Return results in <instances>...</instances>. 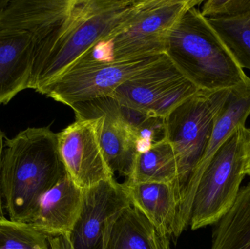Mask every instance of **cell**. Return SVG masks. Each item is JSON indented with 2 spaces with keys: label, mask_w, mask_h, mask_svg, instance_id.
I'll list each match as a JSON object with an SVG mask.
<instances>
[{
  "label": "cell",
  "mask_w": 250,
  "mask_h": 249,
  "mask_svg": "<svg viewBox=\"0 0 250 249\" xmlns=\"http://www.w3.org/2000/svg\"><path fill=\"white\" fill-rule=\"evenodd\" d=\"M140 0H74L64 23L35 45L29 89L39 92L99 42L118 32Z\"/></svg>",
  "instance_id": "1"
},
{
  "label": "cell",
  "mask_w": 250,
  "mask_h": 249,
  "mask_svg": "<svg viewBox=\"0 0 250 249\" xmlns=\"http://www.w3.org/2000/svg\"><path fill=\"white\" fill-rule=\"evenodd\" d=\"M66 173L58 134L48 127H29L5 137L0 184L9 219L27 223L42 196Z\"/></svg>",
  "instance_id": "2"
},
{
  "label": "cell",
  "mask_w": 250,
  "mask_h": 249,
  "mask_svg": "<svg viewBox=\"0 0 250 249\" xmlns=\"http://www.w3.org/2000/svg\"><path fill=\"white\" fill-rule=\"evenodd\" d=\"M166 55L199 91L230 90L250 83V77L197 6L185 10L172 28Z\"/></svg>",
  "instance_id": "3"
},
{
  "label": "cell",
  "mask_w": 250,
  "mask_h": 249,
  "mask_svg": "<svg viewBox=\"0 0 250 249\" xmlns=\"http://www.w3.org/2000/svg\"><path fill=\"white\" fill-rule=\"evenodd\" d=\"M201 0H140L136 10L114 35L99 42L83 58L128 61L164 55L167 37L185 10Z\"/></svg>",
  "instance_id": "4"
},
{
  "label": "cell",
  "mask_w": 250,
  "mask_h": 249,
  "mask_svg": "<svg viewBox=\"0 0 250 249\" xmlns=\"http://www.w3.org/2000/svg\"><path fill=\"white\" fill-rule=\"evenodd\" d=\"M245 129L239 127L219 148L195 192L189 226L192 230L217 224L231 209L246 176Z\"/></svg>",
  "instance_id": "5"
},
{
  "label": "cell",
  "mask_w": 250,
  "mask_h": 249,
  "mask_svg": "<svg viewBox=\"0 0 250 249\" xmlns=\"http://www.w3.org/2000/svg\"><path fill=\"white\" fill-rule=\"evenodd\" d=\"M229 92L198 91L164 118L166 138L176 155L182 192L207 150L216 117Z\"/></svg>",
  "instance_id": "6"
},
{
  "label": "cell",
  "mask_w": 250,
  "mask_h": 249,
  "mask_svg": "<svg viewBox=\"0 0 250 249\" xmlns=\"http://www.w3.org/2000/svg\"><path fill=\"white\" fill-rule=\"evenodd\" d=\"M164 55L128 61L82 58L47 83L39 93L69 107L110 97L120 85L157 62Z\"/></svg>",
  "instance_id": "7"
},
{
  "label": "cell",
  "mask_w": 250,
  "mask_h": 249,
  "mask_svg": "<svg viewBox=\"0 0 250 249\" xmlns=\"http://www.w3.org/2000/svg\"><path fill=\"white\" fill-rule=\"evenodd\" d=\"M131 206L124 186L114 178L84 189L73 230L67 236H59L62 249H105L113 225Z\"/></svg>",
  "instance_id": "8"
},
{
  "label": "cell",
  "mask_w": 250,
  "mask_h": 249,
  "mask_svg": "<svg viewBox=\"0 0 250 249\" xmlns=\"http://www.w3.org/2000/svg\"><path fill=\"white\" fill-rule=\"evenodd\" d=\"M63 165L72 181L82 190L114 178L104 156L95 119H76L57 133Z\"/></svg>",
  "instance_id": "9"
},
{
  "label": "cell",
  "mask_w": 250,
  "mask_h": 249,
  "mask_svg": "<svg viewBox=\"0 0 250 249\" xmlns=\"http://www.w3.org/2000/svg\"><path fill=\"white\" fill-rule=\"evenodd\" d=\"M76 119H95L98 137L107 163L114 174L127 178L138 153V140L123 119L118 102L103 97L70 107Z\"/></svg>",
  "instance_id": "10"
},
{
  "label": "cell",
  "mask_w": 250,
  "mask_h": 249,
  "mask_svg": "<svg viewBox=\"0 0 250 249\" xmlns=\"http://www.w3.org/2000/svg\"><path fill=\"white\" fill-rule=\"evenodd\" d=\"M250 115V83L230 89L224 105L216 117L207 150L182 191V200L175 225L176 235H180L189 226L195 192L211 157L239 127L245 126Z\"/></svg>",
  "instance_id": "11"
},
{
  "label": "cell",
  "mask_w": 250,
  "mask_h": 249,
  "mask_svg": "<svg viewBox=\"0 0 250 249\" xmlns=\"http://www.w3.org/2000/svg\"><path fill=\"white\" fill-rule=\"evenodd\" d=\"M74 0H9L0 12V30L31 34L35 45L58 29L70 14Z\"/></svg>",
  "instance_id": "12"
},
{
  "label": "cell",
  "mask_w": 250,
  "mask_h": 249,
  "mask_svg": "<svg viewBox=\"0 0 250 249\" xmlns=\"http://www.w3.org/2000/svg\"><path fill=\"white\" fill-rule=\"evenodd\" d=\"M82 200L83 190L66 173L42 196L27 223L48 238L67 236L80 214Z\"/></svg>",
  "instance_id": "13"
},
{
  "label": "cell",
  "mask_w": 250,
  "mask_h": 249,
  "mask_svg": "<svg viewBox=\"0 0 250 249\" xmlns=\"http://www.w3.org/2000/svg\"><path fill=\"white\" fill-rule=\"evenodd\" d=\"M131 205L151 224L167 246L173 238L182 187L172 183H123Z\"/></svg>",
  "instance_id": "14"
},
{
  "label": "cell",
  "mask_w": 250,
  "mask_h": 249,
  "mask_svg": "<svg viewBox=\"0 0 250 249\" xmlns=\"http://www.w3.org/2000/svg\"><path fill=\"white\" fill-rule=\"evenodd\" d=\"M35 43L28 32L0 30V105L29 89Z\"/></svg>",
  "instance_id": "15"
},
{
  "label": "cell",
  "mask_w": 250,
  "mask_h": 249,
  "mask_svg": "<svg viewBox=\"0 0 250 249\" xmlns=\"http://www.w3.org/2000/svg\"><path fill=\"white\" fill-rule=\"evenodd\" d=\"M183 78L182 73L164 55L157 62L120 85L110 97L123 106L148 113L170 88Z\"/></svg>",
  "instance_id": "16"
},
{
  "label": "cell",
  "mask_w": 250,
  "mask_h": 249,
  "mask_svg": "<svg viewBox=\"0 0 250 249\" xmlns=\"http://www.w3.org/2000/svg\"><path fill=\"white\" fill-rule=\"evenodd\" d=\"M169 249L146 218L131 206L113 225L104 249Z\"/></svg>",
  "instance_id": "17"
},
{
  "label": "cell",
  "mask_w": 250,
  "mask_h": 249,
  "mask_svg": "<svg viewBox=\"0 0 250 249\" xmlns=\"http://www.w3.org/2000/svg\"><path fill=\"white\" fill-rule=\"evenodd\" d=\"M210 249H250V182L241 188L231 209L216 224Z\"/></svg>",
  "instance_id": "18"
},
{
  "label": "cell",
  "mask_w": 250,
  "mask_h": 249,
  "mask_svg": "<svg viewBox=\"0 0 250 249\" xmlns=\"http://www.w3.org/2000/svg\"><path fill=\"white\" fill-rule=\"evenodd\" d=\"M178 177L176 155L165 137L149 149L137 153L126 181L135 184L179 182Z\"/></svg>",
  "instance_id": "19"
},
{
  "label": "cell",
  "mask_w": 250,
  "mask_h": 249,
  "mask_svg": "<svg viewBox=\"0 0 250 249\" xmlns=\"http://www.w3.org/2000/svg\"><path fill=\"white\" fill-rule=\"evenodd\" d=\"M207 20L239 66L250 70V11L231 19Z\"/></svg>",
  "instance_id": "20"
},
{
  "label": "cell",
  "mask_w": 250,
  "mask_h": 249,
  "mask_svg": "<svg viewBox=\"0 0 250 249\" xmlns=\"http://www.w3.org/2000/svg\"><path fill=\"white\" fill-rule=\"evenodd\" d=\"M0 249H50L46 235L25 222L0 220Z\"/></svg>",
  "instance_id": "21"
},
{
  "label": "cell",
  "mask_w": 250,
  "mask_h": 249,
  "mask_svg": "<svg viewBox=\"0 0 250 249\" xmlns=\"http://www.w3.org/2000/svg\"><path fill=\"white\" fill-rule=\"evenodd\" d=\"M195 85L183 78L170 88L152 107L148 114L165 118L182 102L198 92Z\"/></svg>",
  "instance_id": "22"
},
{
  "label": "cell",
  "mask_w": 250,
  "mask_h": 249,
  "mask_svg": "<svg viewBox=\"0 0 250 249\" xmlns=\"http://www.w3.org/2000/svg\"><path fill=\"white\" fill-rule=\"evenodd\" d=\"M250 11V0H208L201 13L207 19H231Z\"/></svg>",
  "instance_id": "23"
},
{
  "label": "cell",
  "mask_w": 250,
  "mask_h": 249,
  "mask_svg": "<svg viewBox=\"0 0 250 249\" xmlns=\"http://www.w3.org/2000/svg\"><path fill=\"white\" fill-rule=\"evenodd\" d=\"M245 152H246V175L250 177V128L245 129Z\"/></svg>",
  "instance_id": "24"
},
{
  "label": "cell",
  "mask_w": 250,
  "mask_h": 249,
  "mask_svg": "<svg viewBox=\"0 0 250 249\" xmlns=\"http://www.w3.org/2000/svg\"><path fill=\"white\" fill-rule=\"evenodd\" d=\"M4 140H5V136L4 135V133H2L1 129H0V170H1V156H2L3 149H4ZM3 208L4 207H3L2 197H1V184H0V220L5 218Z\"/></svg>",
  "instance_id": "25"
},
{
  "label": "cell",
  "mask_w": 250,
  "mask_h": 249,
  "mask_svg": "<svg viewBox=\"0 0 250 249\" xmlns=\"http://www.w3.org/2000/svg\"><path fill=\"white\" fill-rule=\"evenodd\" d=\"M50 249H62L58 242L52 241L50 242Z\"/></svg>",
  "instance_id": "26"
},
{
  "label": "cell",
  "mask_w": 250,
  "mask_h": 249,
  "mask_svg": "<svg viewBox=\"0 0 250 249\" xmlns=\"http://www.w3.org/2000/svg\"><path fill=\"white\" fill-rule=\"evenodd\" d=\"M9 0H0V12L4 9V7L7 5Z\"/></svg>",
  "instance_id": "27"
}]
</instances>
